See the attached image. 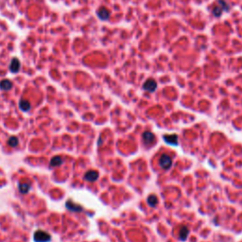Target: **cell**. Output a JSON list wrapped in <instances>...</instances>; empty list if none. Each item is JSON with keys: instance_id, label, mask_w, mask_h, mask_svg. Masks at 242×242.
I'll use <instances>...</instances> for the list:
<instances>
[{"instance_id": "cell-1", "label": "cell", "mask_w": 242, "mask_h": 242, "mask_svg": "<svg viewBox=\"0 0 242 242\" xmlns=\"http://www.w3.org/2000/svg\"><path fill=\"white\" fill-rule=\"evenodd\" d=\"M229 10V6L227 4L224 0H218L217 5L213 8V14L215 16L219 17L220 16V14L222 13V11H228Z\"/></svg>"}, {"instance_id": "cell-2", "label": "cell", "mask_w": 242, "mask_h": 242, "mask_svg": "<svg viewBox=\"0 0 242 242\" xmlns=\"http://www.w3.org/2000/svg\"><path fill=\"white\" fill-rule=\"evenodd\" d=\"M33 238L35 242H49L51 240V236L43 230H37L34 233Z\"/></svg>"}, {"instance_id": "cell-3", "label": "cell", "mask_w": 242, "mask_h": 242, "mask_svg": "<svg viewBox=\"0 0 242 242\" xmlns=\"http://www.w3.org/2000/svg\"><path fill=\"white\" fill-rule=\"evenodd\" d=\"M159 165L163 169L168 170L169 169L171 168V165H172L171 157L168 154H163L159 159Z\"/></svg>"}, {"instance_id": "cell-4", "label": "cell", "mask_w": 242, "mask_h": 242, "mask_svg": "<svg viewBox=\"0 0 242 242\" xmlns=\"http://www.w3.org/2000/svg\"><path fill=\"white\" fill-rule=\"evenodd\" d=\"M157 88V82L153 80V79H148L145 81V83L143 84V89L148 91L149 93H152L156 90Z\"/></svg>"}, {"instance_id": "cell-5", "label": "cell", "mask_w": 242, "mask_h": 242, "mask_svg": "<svg viewBox=\"0 0 242 242\" xmlns=\"http://www.w3.org/2000/svg\"><path fill=\"white\" fill-rule=\"evenodd\" d=\"M97 14H98V18H99L100 20H103V21L108 20L109 17H110V11H109L107 9H106V8H104V7H101V8L97 11Z\"/></svg>"}, {"instance_id": "cell-6", "label": "cell", "mask_w": 242, "mask_h": 242, "mask_svg": "<svg viewBox=\"0 0 242 242\" xmlns=\"http://www.w3.org/2000/svg\"><path fill=\"white\" fill-rule=\"evenodd\" d=\"M143 140L146 145H150L152 144L155 140V136L152 132L150 131H145L143 133Z\"/></svg>"}, {"instance_id": "cell-7", "label": "cell", "mask_w": 242, "mask_h": 242, "mask_svg": "<svg viewBox=\"0 0 242 242\" xmlns=\"http://www.w3.org/2000/svg\"><path fill=\"white\" fill-rule=\"evenodd\" d=\"M20 66H21V65H20L19 60L17 58H13L10 65V70L12 73H17L20 70Z\"/></svg>"}, {"instance_id": "cell-8", "label": "cell", "mask_w": 242, "mask_h": 242, "mask_svg": "<svg viewBox=\"0 0 242 242\" xmlns=\"http://www.w3.org/2000/svg\"><path fill=\"white\" fill-rule=\"evenodd\" d=\"M163 138L168 144H170V145H173V146L178 145V136L176 134H170V135L165 134V135L163 136Z\"/></svg>"}, {"instance_id": "cell-9", "label": "cell", "mask_w": 242, "mask_h": 242, "mask_svg": "<svg viewBox=\"0 0 242 242\" xmlns=\"http://www.w3.org/2000/svg\"><path fill=\"white\" fill-rule=\"evenodd\" d=\"M98 172L96 170H90L86 172L84 175V180L88 182H95L98 180Z\"/></svg>"}, {"instance_id": "cell-10", "label": "cell", "mask_w": 242, "mask_h": 242, "mask_svg": "<svg viewBox=\"0 0 242 242\" xmlns=\"http://www.w3.org/2000/svg\"><path fill=\"white\" fill-rule=\"evenodd\" d=\"M65 206L68 210L70 211H73V212H81L82 211V207L79 204H76L74 203L73 202L71 201H68L66 203H65Z\"/></svg>"}, {"instance_id": "cell-11", "label": "cell", "mask_w": 242, "mask_h": 242, "mask_svg": "<svg viewBox=\"0 0 242 242\" xmlns=\"http://www.w3.org/2000/svg\"><path fill=\"white\" fill-rule=\"evenodd\" d=\"M189 235V229L187 226H183L182 228L180 229V232H179V237L182 241H185L187 236Z\"/></svg>"}, {"instance_id": "cell-12", "label": "cell", "mask_w": 242, "mask_h": 242, "mask_svg": "<svg viewBox=\"0 0 242 242\" xmlns=\"http://www.w3.org/2000/svg\"><path fill=\"white\" fill-rule=\"evenodd\" d=\"M12 88V82L10 80H3L0 81V89L3 91H9Z\"/></svg>"}, {"instance_id": "cell-13", "label": "cell", "mask_w": 242, "mask_h": 242, "mask_svg": "<svg viewBox=\"0 0 242 242\" xmlns=\"http://www.w3.org/2000/svg\"><path fill=\"white\" fill-rule=\"evenodd\" d=\"M148 203L149 206L154 207L158 204V198L155 195H149L148 197Z\"/></svg>"}, {"instance_id": "cell-14", "label": "cell", "mask_w": 242, "mask_h": 242, "mask_svg": "<svg viewBox=\"0 0 242 242\" xmlns=\"http://www.w3.org/2000/svg\"><path fill=\"white\" fill-rule=\"evenodd\" d=\"M19 107H20L21 110L27 112L30 109V103L26 99H21L20 102H19Z\"/></svg>"}, {"instance_id": "cell-15", "label": "cell", "mask_w": 242, "mask_h": 242, "mask_svg": "<svg viewBox=\"0 0 242 242\" xmlns=\"http://www.w3.org/2000/svg\"><path fill=\"white\" fill-rule=\"evenodd\" d=\"M63 164V159L60 158V156H56V157H53L51 160H50V165L51 166H59Z\"/></svg>"}, {"instance_id": "cell-16", "label": "cell", "mask_w": 242, "mask_h": 242, "mask_svg": "<svg viewBox=\"0 0 242 242\" xmlns=\"http://www.w3.org/2000/svg\"><path fill=\"white\" fill-rule=\"evenodd\" d=\"M19 191L22 193V194H27V192H28V190H29V185L27 184V183H20L19 184Z\"/></svg>"}, {"instance_id": "cell-17", "label": "cell", "mask_w": 242, "mask_h": 242, "mask_svg": "<svg viewBox=\"0 0 242 242\" xmlns=\"http://www.w3.org/2000/svg\"><path fill=\"white\" fill-rule=\"evenodd\" d=\"M8 144L10 147H16L19 144V140L17 137H15V136H11V137H10L8 140Z\"/></svg>"}]
</instances>
